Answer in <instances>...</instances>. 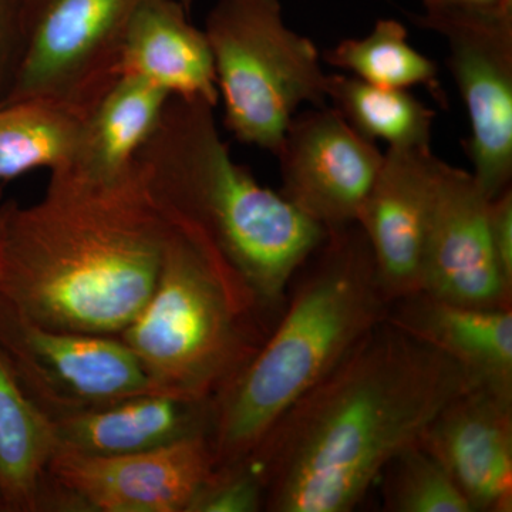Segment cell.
<instances>
[{
	"label": "cell",
	"instance_id": "1",
	"mask_svg": "<svg viewBox=\"0 0 512 512\" xmlns=\"http://www.w3.org/2000/svg\"><path fill=\"white\" fill-rule=\"evenodd\" d=\"M477 386L453 359L384 320L247 458L264 511L355 510L389 461Z\"/></svg>",
	"mask_w": 512,
	"mask_h": 512
},
{
	"label": "cell",
	"instance_id": "2",
	"mask_svg": "<svg viewBox=\"0 0 512 512\" xmlns=\"http://www.w3.org/2000/svg\"><path fill=\"white\" fill-rule=\"evenodd\" d=\"M0 296L46 328L119 336L156 286L170 228L136 168L50 171L35 204L2 205Z\"/></svg>",
	"mask_w": 512,
	"mask_h": 512
},
{
	"label": "cell",
	"instance_id": "3",
	"mask_svg": "<svg viewBox=\"0 0 512 512\" xmlns=\"http://www.w3.org/2000/svg\"><path fill=\"white\" fill-rule=\"evenodd\" d=\"M214 109L171 96L134 168L168 227L231 281L281 311L293 276L326 231L232 158Z\"/></svg>",
	"mask_w": 512,
	"mask_h": 512
},
{
	"label": "cell",
	"instance_id": "4",
	"mask_svg": "<svg viewBox=\"0 0 512 512\" xmlns=\"http://www.w3.org/2000/svg\"><path fill=\"white\" fill-rule=\"evenodd\" d=\"M289 288L264 345L211 402L215 467L247 460L293 404L389 311L369 242L357 224L326 232Z\"/></svg>",
	"mask_w": 512,
	"mask_h": 512
},
{
	"label": "cell",
	"instance_id": "5",
	"mask_svg": "<svg viewBox=\"0 0 512 512\" xmlns=\"http://www.w3.org/2000/svg\"><path fill=\"white\" fill-rule=\"evenodd\" d=\"M281 312L170 228L154 291L119 338L161 392L211 403L264 345Z\"/></svg>",
	"mask_w": 512,
	"mask_h": 512
},
{
	"label": "cell",
	"instance_id": "6",
	"mask_svg": "<svg viewBox=\"0 0 512 512\" xmlns=\"http://www.w3.org/2000/svg\"><path fill=\"white\" fill-rule=\"evenodd\" d=\"M224 124L276 154L303 104L328 106L322 55L286 25L281 0H217L205 19Z\"/></svg>",
	"mask_w": 512,
	"mask_h": 512
},
{
	"label": "cell",
	"instance_id": "7",
	"mask_svg": "<svg viewBox=\"0 0 512 512\" xmlns=\"http://www.w3.org/2000/svg\"><path fill=\"white\" fill-rule=\"evenodd\" d=\"M144 2L25 0L18 69L3 101H46L86 119L121 76L124 40Z\"/></svg>",
	"mask_w": 512,
	"mask_h": 512
},
{
	"label": "cell",
	"instance_id": "8",
	"mask_svg": "<svg viewBox=\"0 0 512 512\" xmlns=\"http://www.w3.org/2000/svg\"><path fill=\"white\" fill-rule=\"evenodd\" d=\"M0 353L50 419L138 394L163 393L119 336L46 328L25 318L2 296Z\"/></svg>",
	"mask_w": 512,
	"mask_h": 512
},
{
	"label": "cell",
	"instance_id": "9",
	"mask_svg": "<svg viewBox=\"0 0 512 512\" xmlns=\"http://www.w3.org/2000/svg\"><path fill=\"white\" fill-rule=\"evenodd\" d=\"M414 25L443 37L447 66L463 99V141L478 187L493 200L512 178V10L421 12Z\"/></svg>",
	"mask_w": 512,
	"mask_h": 512
},
{
	"label": "cell",
	"instance_id": "10",
	"mask_svg": "<svg viewBox=\"0 0 512 512\" xmlns=\"http://www.w3.org/2000/svg\"><path fill=\"white\" fill-rule=\"evenodd\" d=\"M214 470L210 431L119 456L57 448L47 470L42 510L188 512Z\"/></svg>",
	"mask_w": 512,
	"mask_h": 512
},
{
	"label": "cell",
	"instance_id": "11",
	"mask_svg": "<svg viewBox=\"0 0 512 512\" xmlns=\"http://www.w3.org/2000/svg\"><path fill=\"white\" fill-rule=\"evenodd\" d=\"M275 157L281 194L328 232L356 224L384 153L333 107L322 106L293 116Z\"/></svg>",
	"mask_w": 512,
	"mask_h": 512
},
{
	"label": "cell",
	"instance_id": "12",
	"mask_svg": "<svg viewBox=\"0 0 512 512\" xmlns=\"http://www.w3.org/2000/svg\"><path fill=\"white\" fill-rule=\"evenodd\" d=\"M444 161L431 148H387L356 224L390 303L421 291L424 254Z\"/></svg>",
	"mask_w": 512,
	"mask_h": 512
},
{
	"label": "cell",
	"instance_id": "13",
	"mask_svg": "<svg viewBox=\"0 0 512 512\" xmlns=\"http://www.w3.org/2000/svg\"><path fill=\"white\" fill-rule=\"evenodd\" d=\"M488 207L471 171L444 161L420 292L457 305L512 308L491 247Z\"/></svg>",
	"mask_w": 512,
	"mask_h": 512
},
{
	"label": "cell",
	"instance_id": "14",
	"mask_svg": "<svg viewBox=\"0 0 512 512\" xmlns=\"http://www.w3.org/2000/svg\"><path fill=\"white\" fill-rule=\"evenodd\" d=\"M420 444L471 512L512 511V396L473 387L441 410Z\"/></svg>",
	"mask_w": 512,
	"mask_h": 512
},
{
	"label": "cell",
	"instance_id": "15",
	"mask_svg": "<svg viewBox=\"0 0 512 512\" xmlns=\"http://www.w3.org/2000/svg\"><path fill=\"white\" fill-rule=\"evenodd\" d=\"M386 320L453 359L480 386L512 396V308H478L424 292L390 303Z\"/></svg>",
	"mask_w": 512,
	"mask_h": 512
},
{
	"label": "cell",
	"instance_id": "16",
	"mask_svg": "<svg viewBox=\"0 0 512 512\" xmlns=\"http://www.w3.org/2000/svg\"><path fill=\"white\" fill-rule=\"evenodd\" d=\"M183 0H146L131 20L121 76L156 84L170 96L220 103L214 60L204 29L192 25Z\"/></svg>",
	"mask_w": 512,
	"mask_h": 512
},
{
	"label": "cell",
	"instance_id": "17",
	"mask_svg": "<svg viewBox=\"0 0 512 512\" xmlns=\"http://www.w3.org/2000/svg\"><path fill=\"white\" fill-rule=\"evenodd\" d=\"M211 403H192L165 393L138 394L99 409L53 419L57 448L119 456L168 446L210 431Z\"/></svg>",
	"mask_w": 512,
	"mask_h": 512
},
{
	"label": "cell",
	"instance_id": "18",
	"mask_svg": "<svg viewBox=\"0 0 512 512\" xmlns=\"http://www.w3.org/2000/svg\"><path fill=\"white\" fill-rule=\"evenodd\" d=\"M170 97L140 77L120 76L84 119L70 167L99 180L126 174L156 130Z\"/></svg>",
	"mask_w": 512,
	"mask_h": 512
},
{
	"label": "cell",
	"instance_id": "19",
	"mask_svg": "<svg viewBox=\"0 0 512 512\" xmlns=\"http://www.w3.org/2000/svg\"><path fill=\"white\" fill-rule=\"evenodd\" d=\"M57 447L53 419L30 399L0 353L2 511H42L47 470Z\"/></svg>",
	"mask_w": 512,
	"mask_h": 512
},
{
	"label": "cell",
	"instance_id": "20",
	"mask_svg": "<svg viewBox=\"0 0 512 512\" xmlns=\"http://www.w3.org/2000/svg\"><path fill=\"white\" fill-rule=\"evenodd\" d=\"M326 97L357 133L367 140H382L389 148H431L436 111L410 90L389 89L355 76L328 74Z\"/></svg>",
	"mask_w": 512,
	"mask_h": 512
},
{
	"label": "cell",
	"instance_id": "21",
	"mask_svg": "<svg viewBox=\"0 0 512 512\" xmlns=\"http://www.w3.org/2000/svg\"><path fill=\"white\" fill-rule=\"evenodd\" d=\"M84 117L46 101H0V180L73 163Z\"/></svg>",
	"mask_w": 512,
	"mask_h": 512
},
{
	"label": "cell",
	"instance_id": "22",
	"mask_svg": "<svg viewBox=\"0 0 512 512\" xmlns=\"http://www.w3.org/2000/svg\"><path fill=\"white\" fill-rule=\"evenodd\" d=\"M322 62L376 86L424 87L446 106L437 64L410 45L409 32L399 20L379 19L366 36L340 40L322 53Z\"/></svg>",
	"mask_w": 512,
	"mask_h": 512
},
{
	"label": "cell",
	"instance_id": "23",
	"mask_svg": "<svg viewBox=\"0 0 512 512\" xmlns=\"http://www.w3.org/2000/svg\"><path fill=\"white\" fill-rule=\"evenodd\" d=\"M379 481L384 511L471 512L446 470L420 443L393 457Z\"/></svg>",
	"mask_w": 512,
	"mask_h": 512
},
{
	"label": "cell",
	"instance_id": "24",
	"mask_svg": "<svg viewBox=\"0 0 512 512\" xmlns=\"http://www.w3.org/2000/svg\"><path fill=\"white\" fill-rule=\"evenodd\" d=\"M264 511V485L249 461L215 467L188 512Z\"/></svg>",
	"mask_w": 512,
	"mask_h": 512
},
{
	"label": "cell",
	"instance_id": "25",
	"mask_svg": "<svg viewBox=\"0 0 512 512\" xmlns=\"http://www.w3.org/2000/svg\"><path fill=\"white\" fill-rule=\"evenodd\" d=\"M25 0H0V101L8 97L22 50Z\"/></svg>",
	"mask_w": 512,
	"mask_h": 512
},
{
	"label": "cell",
	"instance_id": "26",
	"mask_svg": "<svg viewBox=\"0 0 512 512\" xmlns=\"http://www.w3.org/2000/svg\"><path fill=\"white\" fill-rule=\"evenodd\" d=\"M488 229L495 262L504 285L512 292V190L503 192L490 200L488 207Z\"/></svg>",
	"mask_w": 512,
	"mask_h": 512
},
{
	"label": "cell",
	"instance_id": "27",
	"mask_svg": "<svg viewBox=\"0 0 512 512\" xmlns=\"http://www.w3.org/2000/svg\"><path fill=\"white\" fill-rule=\"evenodd\" d=\"M423 12H504L512 0H421Z\"/></svg>",
	"mask_w": 512,
	"mask_h": 512
},
{
	"label": "cell",
	"instance_id": "28",
	"mask_svg": "<svg viewBox=\"0 0 512 512\" xmlns=\"http://www.w3.org/2000/svg\"><path fill=\"white\" fill-rule=\"evenodd\" d=\"M2 205H0V244H2Z\"/></svg>",
	"mask_w": 512,
	"mask_h": 512
},
{
	"label": "cell",
	"instance_id": "29",
	"mask_svg": "<svg viewBox=\"0 0 512 512\" xmlns=\"http://www.w3.org/2000/svg\"><path fill=\"white\" fill-rule=\"evenodd\" d=\"M0 511H2V505H0Z\"/></svg>",
	"mask_w": 512,
	"mask_h": 512
}]
</instances>
